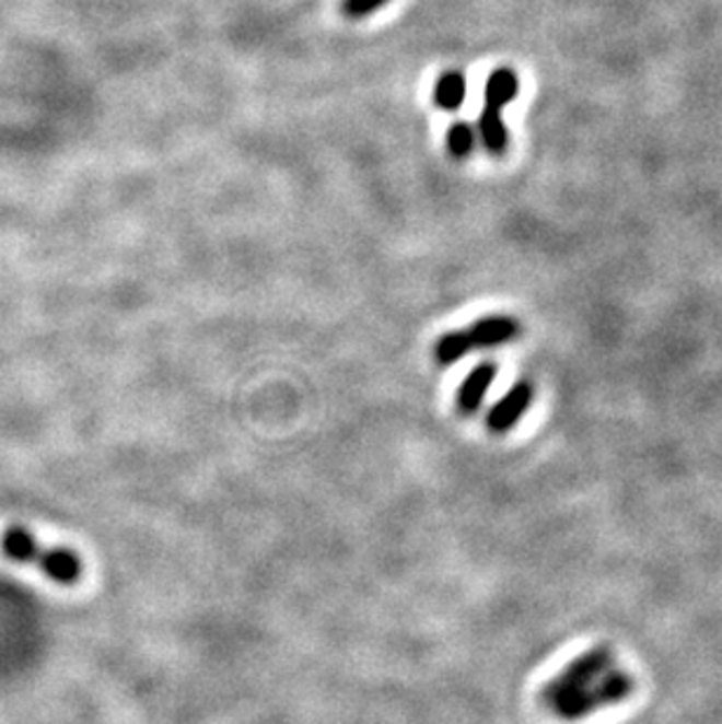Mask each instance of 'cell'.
<instances>
[{"label":"cell","instance_id":"obj_10","mask_svg":"<svg viewBox=\"0 0 722 724\" xmlns=\"http://www.w3.org/2000/svg\"><path fill=\"white\" fill-rule=\"evenodd\" d=\"M387 3L389 0H342L340 10L345 16H350V20H361V16H369L371 12L381 10Z\"/></svg>","mask_w":722,"mask_h":724},{"label":"cell","instance_id":"obj_4","mask_svg":"<svg viewBox=\"0 0 722 724\" xmlns=\"http://www.w3.org/2000/svg\"><path fill=\"white\" fill-rule=\"evenodd\" d=\"M519 90H521L519 75L514 69H509V66H500V69L492 71L486 80L479 135L486 151L496 157L504 155L509 145V131L502 120V108L514 102L519 96Z\"/></svg>","mask_w":722,"mask_h":724},{"label":"cell","instance_id":"obj_5","mask_svg":"<svg viewBox=\"0 0 722 724\" xmlns=\"http://www.w3.org/2000/svg\"><path fill=\"white\" fill-rule=\"evenodd\" d=\"M613 666H615V654L610 645L591 647L589 652L580 654L578 659L570 662L554 680L542 687V701H545L549 709L554 701L578 692V689H584L591 682H596L603 673L610 670Z\"/></svg>","mask_w":722,"mask_h":724},{"label":"cell","instance_id":"obj_3","mask_svg":"<svg viewBox=\"0 0 722 724\" xmlns=\"http://www.w3.org/2000/svg\"><path fill=\"white\" fill-rule=\"evenodd\" d=\"M633 689L636 682L629 673L613 666L610 670H605L596 682H591L589 687L554 701L549 705V711L566 722H578L607 709V705L627 701L633 694Z\"/></svg>","mask_w":722,"mask_h":724},{"label":"cell","instance_id":"obj_2","mask_svg":"<svg viewBox=\"0 0 722 724\" xmlns=\"http://www.w3.org/2000/svg\"><path fill=\"white\" fill-rule=\"evenodd\" d=\"M521 336V324L512 315H488L467 328L446 331L434 342V359L439 366H453L474 350H490L514 342Z\"/></svg>","mask_w":722,"mask_h":724},{"label":"cell","instance_id":"obj_1","mask_svg":"<svg viewBox=\"0 0 722 724\" xmlns=\"http://www.w3.org/2000/svg\"><path fill=\"white\" fill-rule=\"evenodd\" d=\"M0 551L14 563H26L43 570L49 580L61 586H75L82 577V558L75 551L63 547H43L20 525H12V528L0 533Z\"/></svg>","mask_w":722,"mask_h":724},{"label":"cell","instance_id":"obj_6","mask_svg":"<svg viewBox=\"0 0 722 724\" xmlns=\"http://www.w3.org/2000/svg\"><path fill=\"white\" fill-rule=\"evenodd\" d=\"M533 399H535L533 383L531 381H519L496 406H490L488 416H486L488 432L498 434V436L512 432L514 427L519 424V420L525 413H528V408L533 406Z\"/></svg>","mask_w":722,"mask_h":724},{"label":"cell","instance_id":"obj_9","mask_svg":"<svg viewBox=\"0 0 722 724\" xmlns=\"http://www.w3.org/2000/svg\"><path fill=\"white\" fill-rule=\"evenodd\" d=\"M446 145H449V153L455 160H465L474 153V145H476V129L465 122V120H457L449 127V135H446Z\"/></svg>","mask_w":722,"mask_h":724},{"label":"cell","instance_id":"obj_8","mask_svg":"<svg viewBox=\"0 0 722 724\" xmlns=\"http://www.w3.org/2000/svg\"><path fill=\"white\" fill-rule=\"evenodd\" d=\"M465 96H467V78L463 73L446 71L443 75H439L434 85V104L441 110L455 113L465 104Z\"/></svg>","mask_w":722,"mask_h":724},{"label":"cell","instance_id":"obj_7","mask_svg":"<svg viewBox=\"0 0 722 724\" xmlns=\"http://www.w3.org/2000/svg\"><path fill=\"white\" fill-rule=\"evenodd\" d=\"M498 377V364L496 361H481L479 366H474L469 371V375L459 385L457 394H455V406L459 410V416H476L479 413V408L486 399V394L490 389V385L496 383Z\"/></svg>","mask_w":722,"mask_h":724}]
</instances>
